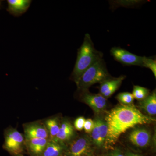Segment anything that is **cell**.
I'll list each match as a JSON object with an SVG mask.
<instances>
[{
	"mask_svg": "<svg viewBox=\"0 0 156 156\" xmlns=\"http://www.w3.org/2000/svg\"><path fill=\"white\" fill-rule=\"evenodd\" d=\"M105 121L108 128L105 148H107L115 145L128 129L137 125L151 124L155 119L143 114L133 105H121L109 112Z\"/></svg>",
	"mask_w": 156,
	"mask_h": 156,
	"instance_id": "obj_1",
	"label": "cell"
},
{
	"mask_svg": "<svg viewBox=\"0 0 156 156\" xmlns=\"http://www.w3.org/2000/svg\"><path fill=\"white\" fill-rule=\"evenodd\" d=\"M25 139L43 138L49 140V134L44 123L34 122L23 126Z\"/></svg>",
	"mask_w": 156,
	"mask_h": 156,
	"instance_id": "obj_10",
	"label": "cell"
},
{
	"mask_svg": "<svg viewBox=\"0 0 156 156\" xmlns=\"http://www.w3.org/2000/svg\"><path fill=\"white\" fill-rule=\"evenodd\" d=\"M95 148L88 136L78 137L66 145L63 156H93Z\"/></svg>",
	"mask_w": 156,
	"mask_h": 156,
	"instance_id": "obj_5",
	"label": "cell"
},
{
	"mask_svg": "<svg viewBox=\"0 0 156 156\" xmlns=\"http://www.w3.org/2000/svg\"><path fill=\"white\" fill-rule=\"evenodd\" d=\"M150 132L145 128H136L131 131L128 136V139L132 145L144 148L150 144L151 141Z\"/></svg>",
	"mask_w": 156,
	"mask_h": 156,
	"instance_id": "obj_9",
	"label": "cell"
},
{
	"mask_svg": "<svg viewBox=\"0 0 156 156\" xmlns=\"http://www.w3.org/2000/svg\"><path fill=\"white\" fill-rule=\"evenodd\" d=\"M140 108L142 109L149 115L156 114V92L155 89L145 99L139 102Z\"/></svg>",
	"mask_w": 156,
	"mask_h": 156,
	"instance_id": "obj_15",
	"label": "cell"
},
{
	"mask_svg": "<svg viewBox=\"0 0 156 156\" xmlns=\"http://www.w3.org/2000/svg\"><path fill=\"white\" fill-rule=\"evenodd\" d=\"M94 122V128L91 132L93 145L99 149L105 148L108 131L106 123L99 118L96 119Z\"/></svg>",
	"mask_w": 156,
	"mask_h": 156,
	"instance_id": "obj_8",
	"label": "cell"
},
{
	"mask_svg": "<svg viewBox=\"0 0 156 156\" xmlns=\"http://www.w3.org/2000/svg\"><path fill=\"white\" fill-rule=\"evenodd\" d=\"M142 67L149 69L156 78V60L151 57L143 56Z\"/></svg>",
	"mask_w": 156,
	"mask_h": 156,
	"instance_id": "obj_20",
	"label": "cell"
},
{
	"mask_svg": "<svg viewBox=\"0 0 156 156\" xmlns=\"http://www.w3.org/2000/svg\"><path fill=\"white\" fill-rule=\"evenodd\" d=\"M105 156H125L122 151L119 149H115L107 154Z\"/></svg>",
	"mask_w": 156,
	"mask_h": 156,
	"instance_id": "obj_23",
	"label": "cell"
},
{
	"mask_svg": "<svg viewBox=\"0 0 156 156\" xmlns=\"http://www.w3.org/2000/svg\"><path fill=\"white\" fill-rule=\"evenodd\" d=\"M74 134V128L72 125L69 122L65 121L60 125L58 134L54 140L65 144L71 139Z\"/></svg>",
	"mask_w": 156,
	"mask_h": 156,
	"instance_id": "obj_14",
	"label": "cell"
},
{
	"mask_svg": "<svg viewBox=\"0 0 156 156\" xmlns=\"http://www.w3.org/2000/svg\"><path fill=\"white\" fill-rule=\"evenodd\" d=\"M4 150L13 156L22 154L25 146V139L21 133L15 128H9L4 131Z\"/></svg>",
	"mask_w": 156,
	"mask_h": 156,
	"instance_id": "obj_4",
	"label": "cell"
},
{
	"mask_svg": "<svg viewBox=\"0 0 156 156\" xmlns=\"http://www.w3.org/2000/svg\"><path fill=\"white\" fill-rule=\"evenodd\" d=\"M103 53L96 50L89 34H86L83 42L78 50L75 65L71 79L75 82L91 66L99 59L103 58Z\"/></svg>",
	"mask_w": 156,
	"mask_h": 156,
	"instance_id": "obj_2",
	"label": "cell"
},
{
	"mask_svg": "<svg viewBox=\"0 0 156 156\" xmlns=\"http://www.w3.org/2000/svg\"><path fill=\"white\" fill-rule=\"evenodd\" d=\"M86 120L82 116L78 117L76 119L74 123V126L77 131H81L83 129Z\"/></svg>",
	"mask_w": 156,
	"mask_h": 156,
	"instance_id": "obj_21",
	"label": "cell"
},
{
	"mask_svg": "<svg viewBox=\"0 0 156 156\" xmlns=\"http://www.w3.org/2000/svg\"><path fill=\"white\" fill-rule=\"evenodd\" d=\"M65 149V144L49 140L41 156H63Z\"/></svg>",
	"mask_w": 156,
	"mask_h": 156,
	"instance_id": "obj_16",
	"label": "cell"
},
{
	"mask_svg": "<svg viewBox=\"0 0 156 156\" xmlns=\"http://www.w3.org/2000/svg\"><path fill=\"white\" fill-rule=\"evenodd\" d=\"M103 58L99 59L83 74L77 82L79 91L88 90L89 87L111 78Z\"/></svg>",
	"mask_w": 156,
	"mask_h": 156,
	"instance_id": "obj_3",
	"label": "cell"
},
{
	"mask_svg": "<svg viewBox=\"0 0 156 156\" xmlns=\"http://www.w3.org/2000/svg\"><path fill=\"white\" fill-rule=\"evenodd\" d=\"M93 156H105V155H94Z\"/></svg>",
	"mask_w": 156,
	"mask_h": 156,
	"instance_id": "obj_26",
	"label": "cell"
},
{
	"mask_svg": "<svg viewBox=\"0 0 156 156\" xmlns=\"http://www.w3.org/2000/svg\"><path fill=\"white\" fill-rule=\"evenodd\" d=\"M94 126V121L91 119H88L85 121L83 129L86 133L90 134L93 130Z\"/></svg>",
	"mask_w": 156,
	"mask_h": 156,
	"instance_id": "obj_22",
	"label": "cell"
},
{
	"mask_svg": "<svg viewBox=\"0 0 156 156\" xmlns=\"http://www.w3.org/2000/svg\"><path fill=\"white\" fill-rule=\"evenodd\" d=\"M116 61L124 66H137L142 67L143 56H137L120 47H113L110 51Z\"/></svg>",
	"mask_w": 156,
	"mask_h": 156,
	"instance_id": "obj_6",
	"label": "cell"
},
{
	"mask_svg": "<svg viewBox=\"0 0 156 156\" xmlns=\"http://www.w3.org/2000/svg\"><path fill=\"white\" fill-rule=\"evenodd\" d=\"M150 93V90L147 88L139 86H134L131 94L134 99L140 101L145 99Z\"/></svg>",
	"mask_w": 156,
	"mask_h": 156,
	"instance_id": "obj_18",
	"label": "cell"
},
{
	"mask_svg": "<svg viewBox=\"0 0 156 156\" xmlns=\"http://www.w3.org/2000/svg\"><path fill=\"white\" fill-rule=\"evenodd\" d=\"M116 98L122 105H132L134 99L132 94L128 92L119 93Z\"/></svg>",
	"mask_w": 156,
	"mask_h": 156,
	"instance_id": "obj_19",
	"label": "cell"
},
{
	"mask_svg": "<svg viewBox=\"0 0 156 156\" xmlns=\"http://www.w3.org/2000/svg\"><path fill=\"white\" fill-rule=\"evenodd\" d=\"M125 156H144L142 155L139 154L135 153L132 152L128 151L126 152L125 154Z\"/></svg>",
	"mask_w": 156,
	"mask_h": 156,
	"instance_id": "obj_24",
	"label": "cell"
},
{
	"mask_svg": "<svg viewBox=\"0 0 156 156\" xmlns=\"http://www.w3.org/2000/svg\"><path fill=\"white\" fill-rule=\"evenodd\" d=\"M80 97L83 102L89 105L96 113L99 114L106 108L107 101L106 98L100 93L92 94L88 90L79 91Z\"/></svg>",
	"mask_w": 156,
	"mask_h": 156,
	"instance_id": "obj_7",
	"label": "cell"
},
{
	"mask_svg": "<svg viewBox=\"0 0 156 156\" xmlns=\"http://www.w3.org/2000/svg\"><path fill=\"white\" fill-rule=\"evenodd\" d=\"M44 125L49 134V140H54L58 134L60 124L57 118H50L45 121Z\"/></svg>",
	"mask_w": 156,
	"mask_h": 156,
	"instance_id": "obj_17",
	"label": "cell"
},
{
	"mask_svg": "<svg viewBox=\"0 0 156 156\" xmlns=\"http://www.w3.org/2000/svg\"><path fill=\"white\" fill-rule=\"evenodd\" d=\"M15 156H23V154H20V155H16Z\"/></svg>",
	"mask_w": 156,
	"mask_h": 156,
	"instance_id": "obj_25",
	"label": "cell"
},
{
	"mask_svg": "<svg viewBox=\"0 0 156 156\" xmlns=\"http://www.w3.org/2000/svg\"><path fill=\"white\" fill-rule=\"evenodd\" d=\"M30 0H8L7 10L15 17H19L25 13L30 6Z\"/></svg>",
	"mask_w": 156,
	"mask_h": 156,
	"instance_id": "obj_13",
	"label": "cell"
},
{
	"mask_svg": "<svg viewBox=\"0 0 156 156\" xmlns=\"http://www.w3.org/2000/svg\"><path fill=\"white\" fill-rule=\"evenodd\" d=\"M49 140L43 138L25 139V148L30 156H41Z\"/></svg>",
	"mask_w": 156,
	"mask_h": 156,
	"instance_id": "obj_12",
	"label": "cell"
},
{
	"mask_svg": "<svg viewBox=\"0 0 156 156\" xmlns=\"http://www.w3.org/2000/svg\"><path fill=\"white\" fill-rule=\"evenodd\" d=\"M126 76H122L118 78H110L101 83L99 92L105 98H108L114 94L119 88Z\"/></svg>",
	"mask_w": 156,
	"mask_h": 156,
	"instance_id": "obj_11",
	"label": "cell"
}]
</instances>
